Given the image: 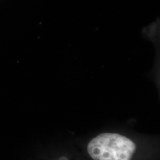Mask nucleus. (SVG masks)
Returning a JSON list of instances; mask_svg holds the SVG:
<instances>
[{
  "instance_id": "nucleus-1",
  "label": "nucleus",
  "mask_w": 160,
  "mask_h": 160,
  "mask_svg": "<svg viewBox=\"0 0 160 160\" xmlns=\"http://www.w3.org/2000/svg\"><path fill=\"white\" fill-rule=\"evenodd\" d=\"M136 148L131 139L116 133H101L88 145V152L93 160H131Z\"/></svg>"
}]
</instances>
